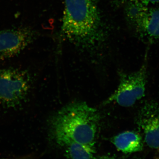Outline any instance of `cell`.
Here are the masks:
<instances>
[{
  "mask_svg": "<svg viewBox=\"0 0 159 159\" xmlns=\"http://www.w3.org/2000/svg\"><path fill=\"white\" fill-rule=\"evenodd\" d=\"M35 32L26 27L0 31V60L16 56L34 41Z\"/></svg>",
  "mask_w": 159,
  "mask_h": 159,
  "instance_id": "cell-7",
  "label": "cell"
},
{
  "mask_svg": "<svg viewBox=\"0 0 159 159\" xmlns=\"http://www.w3.org/2000/svg\"><path fill=\"white\" fill-rule=\"evenodd\" d=\"M113 2L114 4L118 7H123L127 4L143 6L159 5V0H113Z\"/></svg>",
  "mask_w": 159,
  "mask_h": 159,
  "instance_id": "cell-10",
  "label": "cell"
},
{
  "mask_svg": "<svg viewBox=\"0 0 159 159\" xmlns=\"http://www.w3.org/2000/svg\"><path fill=\"white\" fill-rule=\"evenodd\" d=\"M135 121L142 131L146 145L159 150V102L154 100L145 102L138 111Z\"/></svg>",
  "mask_w": 159,
  "mask_h": 159,
  "instance_id": "cell-6",
  "label": "cell"
},
{
  "mask_svg": "<svg viewBox=\"0 0 159 159\" xmlns=\"http://www.w3.org/2000/svg\"><path fill=\"white\" fill-rule=\"evenodd\" d=\"M123 7L127 24L135 35L148 44L159 40V5L127 4Z\"/></svg>",
  "mask_w": 159,
  "mask_h": 159,
  "instance_id": "cell-3",
  "label": "cell"
},
{
  "mask_svg": "<svg viewBox=\"0 0 159 159\" xmlns=\"http://www.w3.org/2000/svg\"><path fill=\"white\" fill-rule=\"evenodd\" d=\"M58 145L65 148V156L72 159L94 158L95 142L91 144H83L70 140L63 139L56 142Z\"/></svg>",
  "mask_w": 159,
  "mask_h": 159,
  "instance_id": "cell-9",
  "label": "cell"
},
{
  "mask_svg": "<svg viewBox=\"0 0 159 159\" xmlns=\"http://www.w3.org/2000/svg\"><path fill=\"white\" fill-rule=\"evenodd\" d=\"M99 120L97 110L84 102H72L54 115L51 121V132L56 142L70 139L91 144L95 142Z\"/></svg>",
  "mask_w": 159,
  "mask_h": 159,
  "instance_id": "cell-2",
  "label": "cell"
},
{
  "mask_svg": "<svg viewBox=\"0 0 159 159\" xmlns=\"http://www.w3.org/2000/svg\"><path fill=\"white\" fill-rule=\"evenodd\" d=\"M28 78L17 69L0 70V102L12 106L21 102L29 91Z\"/></svg>",
  "mask_w": 159,
  "mask_h": 159,
  "instance_id": "cell-5",
  "label": "cell"
},
{
  "mask_svg": "<svg viewBox=\"0 0 159 159\" xmlns=\"http://www.w3.org/2000/svg\"><path fill=\"white\" fill-rule=\"evenodd\" d=\"M61 31L67 40L81 50H99L106 32L97 0H65Z\"/></svg>",
  "mask_w": 159,
  "mask_h": 159,
  "instance_id": "cell-1",
  "label": "cell"
},
{
  "mask_svg": "<svg viewBox=\"0 0 159 159\" xmlns=\"http://www.w3.org/2000/svg\"><path fill=\"white\" fill-rule=\"evenodd\" d=\"M119 85L105 104L115 102L123 107L134 105L145 96L147 77V55L139 70L133 73H119Z\"/></svg>",
  "mask_w": 159,
  "mask_h": 159,
  "instance_id": "cell-4",
  "label": "cell"
},
{
  "mask_svg": "<svg viewBox=\"0 0 159 159\" xmlns=\"http://www.w3.org/2000/svg\"><path fill=\"white\" fill-rule=\"evenodd\" d=\"M111 141L118 150L126 154L142 151L144 145L141 134L134 131H126L118 134Z\"/></svg>",
  "mask_w": 159,
  "mask_h": 159,
  "instance_id": "cell-8",
  "label": "cell"
}]
</instances>
